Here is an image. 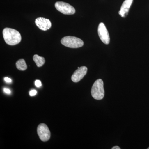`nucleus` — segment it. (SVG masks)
Instances as JSON below:
<instances>
[{"label": "nucleus", "mask_w": 149, "mask_h": 149, "mask_svg": "<svg viewBox=\"0 0 149 149\" xmlns=\"http://www.w3.org/2000/svg\"><path fill=\"white\" fill-rule=\"evenodd\" d=\"M3 91L4 92L6 93V94H10L11 93L10 90V89H8V88H4Z\"/></svg>", "instance_id": "nucleus-15"}, {"label": "nucleus", "mask_w": 149, "mask_h": 149, "mask_svg": "<svg viewBox=\"0 0 149 149\" xmlns=\"http://www.w3.org/2000/svg\"><path fill=\"white\" fill-rule=\"evenodd\" d=\"M112 149H120V147H118V146H115L111 148Z\"/></svg>", "instance_id": "nucleus-16"}, {"label": "nucleus", "mask_w": 149, "mask_h": 149, "mask_svg": "<svg viewBox=\"0 0 149 149\" xmlns=\"http://www.w3.org/2000/svg\"><path fill=\"white\" fill-rule=\"evenodd\" d=\"M37 92L36 90H32L29 92V95L30 96H34L37 94Z\"/></svg>", "instance_id": "nucleus-13"}, {"label": "nucleus", "mask_w": 149, "mask_h": 149, "mask_svg": "<svg viewBox=\"0 0 149 149\" xmlns=\"http://www.w3.org/2000/svg\"><path fill=\"white\" fill-rule=\"evenodd\" d=\"M148 149H149V147L148 148Z\"/></svg>", "instance_id": "nucleus-17"}, {"label": "nucleus", "mask_w": 149, "mask_h": 149, "mask_svg": "<svg viewBox=\"0 0 149 149\" xmlns=\"http://www.w3.org/2000/svg\"><path fill=\"white\" fill-rule=\"evenodd\" d=\"M91 95L94 99L97 100H101L104 96V83L101 79L95 81L93 85L91 91Z\"/></svg>", "instance_id": "nucleus-2"}, {"label": "nucleus", "mask_w": 149, "mask_h": 149, "mask_svg": "<svg viewBox=\"0 0 149 149\" xmlns=\"http://www.w3.org/2000/svg\"><path fill=\"white\" fill-rule=\"evenodd\" d=\"M63 45L70 48H78L83 47L84 42L78 37L66 36L63 37L61 41Z\"/></svg>", "instance_id": "nucleus-3"}, {"label": "nucleus", "mask_w": 149, "mask_h": 149, "mask_svg": "<svg viewBox=\"0 0 149 149\" xmlns=\"http://www.w3.org/2000/svg\"><path fill=\"white\" fill-rule=\"evenodd\" d=\"M133 0H125L123 3L120 10L118 13L123 17H125L128 15L130 6L132 5Z\"/></svg>", "instance_id": "nucleus-9"}, {"label": "nucleus", "mask_w": 149, "mask_h": 149, "mask_svg": "<svg viewBox=\"0 0 149 149\" xmlns=\"http://www.w3.org/2000/svg\"><path fill=\"white\" fill-rule=\"evenodd\" d=\"M35 85L37 88H40L42 85L41 81L40 80H36L35 81Z\"/></svg>", "instance_id": "nucleus-12"}, {"label": "nucleus", "mask_w": 149, "mask_h": 149, "mask_svg": "<svg viewBox=\"0 0 149 149\" xmlns=\"http://www.w3.org/2000/svg\"><path fill=\"white\" fill-rule=\"evenodd\" d=\"M3 35L6 43L9 45H15L19 44L21 42V35L18 31L15 29L5 28L3 30Z\"/></svg>", "instance_id": "nucleus-1"}, {"label": "nucleus", "mask_w": 149, "mask_h": 149, "mask_svg": "<svg viewBox=\"0 0 149 149\" xmlns=\"http://www.w3.org/2000/svg\"><path fill=\"white\" fill-rule=\"evenodd\" d=\"M33 60L36 63V65L38 67L42 66L45 63V60L43 57L40 56L37 54L33 56Z\"/></svg>", "instance_id": "nucleus-10"}, {"label": "nucleus", "mask_w": 149, "mask_h": 149, "mask_svg": "<svg viewBox=\"0 0 149 149\" xmlns=\"http://www.w3.org/2000/svg\"><path fill=\"white\" fill-rule=\"evenodd\" d=\"M55 6L57 10L63 14L70 15L75 13V9L72 6L64 2H57L55 4Z\"/></svg>", "instance_id": "nucleus-4"}, {"label": "nucleus", "mask_w": 149, "mask_h": 149, "mask_svg": "<svg viewBox=\"0 0 149 149\" xmlns=\"http://www.w3.org/2000/svg\"><path fill=\"white\" fill-rule=\"evenodd\" d=\"M16 66L19 70L21 71L26 70L27 68V64L23 59L19 60L16 62Z\"/></svg>", "instance_id": "nucleus-11"}, {"label": "nucleus", "mask_w": 149, "mask_h": 149, "mask_svg": "<svg viewBox=\"0 0 149 149\" xmlns=\"http://www.w3.org/2000/svg\"><path fill=\"white\" fill-rule=\"evenodd\" d=\"M35 23L38 28L43 31H47L52 26L50 20L44 17H38L35 19Z\"/></svg>", "instance_id": "nucleus-8"}, {"label": "nucleus", "mask_w": 149, "mask_h": 149, "mask_svg": "<svg viewBox=\"0 0 149 149\" xmlns=\"http://www.w3.org/2000/svg\"><path fill=\"white\" fill-rule=\"evenodd\" d=\"M98 33L100 39L102 42L108 45L110 42V37L108 31L105 25L102 22L99 24L98 28Z\"/></svg>", "instance_id": "nucleus-6"}, {"label": "nucleus", "mask_w": 149, "mask_h": 149, "mask_svg": "<svg viewBox=\"0 0 149 149\" xmlns=\"http://www.w3.org/2000/svg\"><path fill=\"white\" fill-rule=\"evenodd\" d=\"M37 134L40 140L43 142H47L49 140L51 133L47 125L45 123H41L37 128Z\"/></svg>", "instance_id": "nucleus-5"}, {"label": "nucleus", "mask_w": 149, "mask_h": 149, "mask_svg": "<svg viewBox=\"0 0 149 149\" xmlns=\"http://www.w3.org/2000/svg\"><path fill=\"white\" fill-rule=\"evenodd\" d=\"M88 68L86 66L78 68V69L74 71L71 77V80L74 83L79 82L87 74Z\"/></svg>", "instance_id": "nucleus-7"}, {"label": "nucleus", "mask_w": 149, "mask_h": 149, "mask_svg": "<svg viewBox=\"0 0 149 149\" xmlns=\"http://www.w3.org/2000/svg\"><path fill=\"white\" fill-rule=\"evenodd\" d=\"M4 80L7 83H10L12 82V80L9 77H6L4 78Z\"/></svg>", "instance_id": "nucleus-14"}]
</instances>
